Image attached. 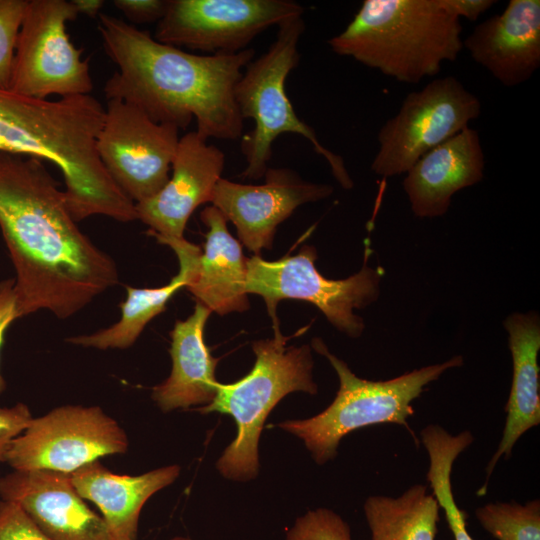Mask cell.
Instances as JSON below:
<instances>
[{
  "instance_id": "9a60e30c",
  "label": "cell",
  "mask_w": 540,
  "mask_h": 540,
  "mask_svg": "<svg viewBox=\"0 0 540 540\" xmlns=\"http://www.w3.org/2000/svg\"><path fill=\"white\" fill-rule=\"evenodd\" d=\"M0 498L18 504L51 540H114L103 517L77 493L70 474L14 470L0 478Z\"/></svg>"
},
{
  "instance_id": "f1b7e54d",
  "label": "cell",
  "mask_w": 540,
  "mask_h": 540,
  "mask_svg": "<svg viewBox=\"0 0 540 540\" xmlns=\"http://www.w3.org/2000/svg\"><path fill=\"white\" fill-rule=\"evenodd\" d=\"M32 419L31 411L24 403L0 406V462H5L12 441L25 431Z\"/></svg>"
},
{
  "instance_id": "603a6c76",
  "label": "cell",
  "mask_w": 540,
  "mask_h": 540,
  "mask_svg": "<svg viewBox=\"0 0 540 540\" xmlns=\"http://www.w3.org/2000/svg\"><path fill=\"white\" fill-rule=\"evenodd\" d=\"M439 509L422 484L398 497L373 495L364 503L371 540H435Z\"/></svg>"
},
{
  "instance_id": "836d02e7",
  "label": "cell",
  "mask_w": 540,
  "mask_h": 540,
  "mask_svg": "<svg viewBox=\"0 0 540 540\" xmlns=\"http://www.w3.org/2000/svg\"><path fill=\"white\" fill-rule=\"evenodd\" d=\"M169 540H191L190 538L188 537H185V536H176V537H173Z\"/></svg>"
},
{
  "instance_id": "2e32d148",
  "label": "cell",
  "mask_w": 540,
  "mask_h": 540,
  "mask_svg": "<svg viewBox=\"0 0 540 540\" xmlns=\"http://www.w3.org/2000/svg\"><path fill=\"white\" fill-rule=\"evenodd\" d=\"M472 59L502 85L528 81L540 67V1L510 0L463 40Z\"/></svg>"
},
{
  "instance_id": "1f68e13d",
  "label": "cell",
  "mask_w": 540,
  "mask_h": 540,
  "mask_svg": "<svg viewBox=\"0 0 540 540\" xmlns=\"http://www.w3.org/2000/svg\"><path fill=\"white\" fill-rule=\"evenodd\" d=\"M439 5L450 14L476 21L484 12L490 9L494 0H438Z\"/></svg>"
},
{
  "instance_id": "5b68a950",
  "label": "cell",
  "mask_w": 540,
  "mask_h": 540,
  "mask_svg": "<svg viewBox=\"0 0 540 540\" xmlns=\"http://www.w3.org/2000/svg\"><path fill=\"white\" fill-rule=\"evenodd\" d=\"M269 49L247 69L234 87V98L242 119H252L254 129L243 136L241 151L247 166L242 176L259 179L267 171L272 144L283 133L303 136L314 151L329 164L334 178L344 189L353 180L343 158L324 147L314 129L301 120L286 93V79L300 59L298 42L305 30L303 16L289 19L279 26Z\"/></svg>"
},
{
  "instance_id": "4fadbf2b",
  "label": "cell",
  "mask_w": 540,
  "mask_h": 540,
  "mask_svg": "<svg viewBox=\"0 0 540 540\" xmlns=\"http://www.w3.org/2000/svg\"><path fill=\"white\" fill-rule=\"evenodd\" d=\"M264 176L262 185L221 178L210 202L235 225L240 241L256 255L271 248L277 226L297 207L333 192L332 186L306 181L288 168H268Z\"/></svg>"
},
{
  "instance_id": "7c38bea8",
  "label": "cell",
  "mask_w": 540,
  "mask_h": 540,
  "mask_svg": "<svg viewBox=\"0 0 540 540\" xmlns=\"http://www.w3.org/2000/svg\"><path fill=\"white\" fill-rule=\"evenodd\" d=\"M179 130L153 121L132 104L108 100L97 152L113 181L134 203L153 197L168 182Z\"/></svg>"
},
{
  "instance_id": "9c48e42d",
  "label": "cell",
  "mask_w": 540,
  "mask_h": 540,
  "mask_svg": "<svg viewBox=\"0 0 540 540\" xmlns=\"http://www.w3.org/2000/svg\"><path fill=\"white\" fill-rule=\"evenodd\" d=\"M481 102L454 76L436 78L409 93L380 128L371 170L382 177L406 173L425 153L479 118Z\"/></svg>"
},
{
  "instance_id": "cb8c5ba5",
  "label": "cell",
  "mask_w": 540,
  "mask_h": 540,
  "mask_svg": "<svg viewBox=\"0 0 540 540\" xmlns=\"http://www.w3.org/2000/svg\"><path fill=\"white\" fill-rule=\"evenodd\" d=\"M420 435L429 456L427 480L439 508L444 510L454 540H474L467 531L466 513L455 502L451 484L453 464L472 444L473 435L468 430L452 435L438 424L427 425Z\"/></svg>"
},
{
  "instance_id": "f546056e",
  "label": "cell",
  "mask_w": 540,
  "mask_h": 540,
  "mask_svg": "<svg viewBox=\"0 0 540 540\" xmlns=\"http://www.w3.org/2000/svg\"><path fill=\"white\" fill-rule=\"evenodd\" d=\"M113 4L129 22L145 24L158 23L164 17L168 0H114Z\"/></svg>"
},
{
  "instance_id": "5bb4252c",
  "label": "cell",
  "mask_w": 540,
  "mask_h": 540,
  "mask_svg": "<svg viewBox=\"0 0 540 540\" xmlns=\"http://www.w3.org/2000/svg\"><path fill=\"white\" fill-rule=\"evenodd\" d=\"M225 155L196 131L184 134L172 161V176L153 197L135 203L138 220L156 239H182L187 221L211 202L224 169Z\"/></svg>"
},
{
  "instance_id": "4316f807",
  "label": "cell",
  "mask_w": 540,
  "mask_h": 540,
  "mask_svg": "<svg viewBox=\"0 0 540 540\" xmlns=\"http://www.w3.org/2000/svg\"><path fill=\"white\" fill-rule=\"evenodd\" d=\"M286 540H352L350 527L336 512L318 508L296 519Z\"/></svg>"
},
{
  "instance_id": "d6986e66",
  "label": "cell",
  "mask_w": 540,
  "mask_h": 540,
  "mask_svg": "<svg viewBox=\"0 0 540 540\" xmlns=\"http://www.w3.org/2000/svg\"><path fill=\"white\" fill-rule=\"evenodd\" d=\"M179 474L178 465H169L141 475H120L96 460L75 470L70 477L77 493L100 509L114 540H137L144 504Z\"/></svg>"
},
{
  "instance_id": "6da1fadb",
  "label": "cell",
  "mask_w": 540,
  "mask_h": 540,
  "mask_svg": "<svg viewBox=\"0 0 540 540\" xmlns=\"http://www.w3.org/2000/svg\"><path fill=\"white\" fill-rule=\"evenodd\" d=\"M0 230L18 319L39 310L70 318L119 282L115 261L80 230L40 159L0 152Z\"/></svg>"
},
{
  "instance_id": "4dcf8cb0",
  "label": "cell",
  "mask_w": 540,
  "mask_h": 540,
  "mask_svg": "<svg viewBox=\"0 0 540 540\" xmlns=\"http://www.w3.org/2000/svg\"><path fill=\"white\" fill-rule=\"evenodd\" d=\"M18 319L16 312L15 279L8 278L0 282V350L4 343L7 329ZM6 389V382L0 371V395Z\"/></svg>"
},
{
  "instance_id": "484cf974",
  "label": "cell",
  "mask_w": 540,
  "mask_h": 540,
  "mask_svg": "<svg viewBox=\"0 0 540 540\" xmlns=\"http://www.w3.org/2000/svg\"><path fill=\"white\" fill-rule=\"evenodd\" d=\"M28 0H0V89L10 90L18 34Z\"/></svg>"
},
{
  "instance_id": "52a82bcc",
  "label": "cell",
  "mask_w": 540,
  "mask_h": 540,
  "mask_svg": "<svg viewBox=\"0 0 540 540\" xmlns=\"http://www.w3.org/2000/svg\"><path fill=\"white\" fill-rule=\"evenodd\" d=\"M316 258L315 248L307 245L296 255L276 261H266L259 255L247 258L246 293L264 299L275 332L279 331L277 304L283 299H297L314 304L341 332L360 336L364 323L353 310L376 301L383 270L370 267L365 260L356 274L332 280L318 272Z\"/></svg>"
},
{
  "instance_id": "e0dca14e",
  "label": "cell",
  "mask_w": 540,
  "mask_h": 540,
  "mask_svg": "<svg viewBox=\"0 0 540 540\" xmlns=\"http://www.w3.org/2000/svg\"><path fill=\"white\" fill-rule=\"evenodd\" d=\"M484 167L479 134L467 127L425 153L406 172L403 189L412 212L420 218L444 215L456 192L483 179Z\"/></svg>"
},
{
  "instance_id": "ba28073f",
  "label": "cell",
  "mask_w": 540,
  "mask_h": 540,
  "mask_svg": "<svg viewBox=\"0 0 540 540\" xmlns=\"http://www.w3.org/2000/svg\"><path fill=\"white\" fill-rule=\"evenodd\" d=\"M79 12L72 1L28 0L18 34L10 90L47 99L89 95V58L70 40L66 24Z\"/></svg>"
},
{
  "instance_id": "ac0fdd59",
  "label": "cell",
  "mask_w": 540,
  "mask_h": 540,
  "mask_svg": "<svg viewBox=\"0 0 540 540\" xmlns=\"http://www.w3.org/2000/svg\"><path fill=\"white\" fill-rule=\"evenodd\" d=\"M513 373L503 435L486 468V481L477 492L485 495L489 478L501 457L509 458L520 437L540 423V320L536 312L513 313L504 321Z\"/></svg>"
},
{
  "instance_id": "ffe728a7",
  "label": "cell",
  "mask_w": 540,
  "mask_h": 540,
  "mask_svg": "<svg viewBox=\"0 0 540 540\" xmlns=\"http://www.w3.org/2000/svg\"><path fill=\"white\" fill-rule=\"evenodd\" d=\"M207 226L204 251L186 285L197 301L219 315L249 308L246 293L247 258L229 233L227 220L213 205L200 214Z\"/></svg>"
},
{
  "instance_id": "44dd1931",
  "label": "cell",
  "mask_w": 540,
  "mask_h": 540,
  "mask_svg": "<svg viewBox=\"0 0 540 540\" xmlns=\"http://www.w3.org/2000/svg\"><path fill=\"white\" fill-rule=\"evenodd\" d=\"M211 310L197 302L186 320L176 321L170 333L172 369L169 377L152 389V399L164 412L194 405H208L218 381L214 358L204 342V328Z\"/></svg>"
},
{
  "instance_id": "d6a6232c",
  "label": "cell",
  "mask_w": 540,
  "mask_h": 540,
  "mask_svg": "<svg viewBox=\"0 0 540 540\" xmlns=\"http://www.w3.org/2000/svg\"><path fill=\"white\" fill-rule=\"evenodd\" d=\"M79 14H85L88 17L94 18L99 16L104 5L102 0H73Z\"/></svg>"
},
{
  "instance_id": "7402d4cb",
  "label": "cell",
  "mask_w": 540,
  "mask_h": 540,
  "mask_svg": "<svg viewBox=\"0 0 540 540\" xmlns=\"http://www.w3.org/2000/svg\"><path fill=\"white\" fill-rule=\"evenodd\" d=\"M176 253L179 260V272L171 281L158 288H135L125 286L127 297L121 304V317L110 327L97 332L68 338L70 344L107 349H126L132 346L145 326L163 312L170 298L182 287H186L200 254V249L182 239H159Z\"/></svg>"
},
{
  "instance_id": "d4e9b609",
  "label": "cell",
  "mask_w": 540,
  "mask_h": 540,
  "mask_svg": "<svg viewBox=\"0 0 540 540\" xmlns=\"http://www.w3.org/2000/svg\"><path fill=\"white\" fill-rule=\"evenodd\" d=\"M480 525L498 540H540V501L488 503L476 509Z\"/></svg>"
},
{
  "instance_id": "7a4b0ae2",
  "label": "cell",
  "mask_w": 540,
  "mask_h": 540,
  "mask_svg": "<svg viewBox=\"0 0 540 540\" xmlns=\"http://www.w3.org/2000/svg\"><path fill=\"white\" fill-rule=\"evenodd\" d=\"M98 18L105 52L118 67L104 86L107 100L132 104L153 121L179 129L195 119L196 132L205 139L234 141L242 135L234 87L254 49L199 55L161 43L114 16Z\"/></svg>"
},
{
  "instance_id": "8fae6325",
  "label": "cell",
  "mask_w": 540,
  "mask_h": 540,
  "mask_svg": "<svg viewBox=\"0 0 540 540\" xmlns=\"http://www.w3.org/2000/svg\"><path fill=\"white\" fill-rule=\"evenodd\" d=\"M303 14L304 7L290 0H168L154 39L210 55L232 54L269 27Z\"/></svg>"
},
{
  "instance_id": "83f0119b",
  "label": "cell",
  "mask_w": 540,
  "mask_h": 540,
  "mask_svg": "<svg viewBox=\"0 0 540 540\" xmlns=\"http://www.w3.org/2000/svg\"><path fill=\"white\" fill-rule=\"evenodd\" d=\"M0 540H51L16 503L0 499Z\"/></svg>"
},
{
  "instance_id": "3957f363",
  "label": "cell",
  "mask_w": 540,
  "mask_h": 540,
  "mask_svg": "<svg viewBox=\"0 0 540 540\" xmlns=\"http://www.w3.org/2000/svg\"><path fill=\"white\" fill-rule=\"evenodd\" d=\"M461 33L460 19L438 0H364L328 45L399 82L417 84L458 58Z\"/></svg>"
},
{
  "instance_id": "8992f818",
  "label": "cell",
  "mask_w": 540,
  "mask_h": 540,
  "mask_svg": "<svg viewBox=\"0 0 540 540\" xmlns=\"http://www.w3.org/2000/svg\"><path fill=\"white\" fill-rule=\"evenodd\" d=\"M312 347L325 356L335 369L340 382L333 402L321 413L303 420H288L278 426L299 437L317 464H324L337 455L341 439L359 428L394 423L413 434L408 418L414 414L412 402L425 386L445 371L460 367L462 356L407 372L385 381L357 377L347 364L330 353L321 339H313Z\"/></svg>"
},
{
  "instance_id": "30bf717a",
  "label": "cell",
  "mask_w": 540,
  "mask_h": 540,
  "mask_svg": "<svg viewBox=\"0 0 540 540\" xmlns=\"http://www.w3.org/2000/svg\"><path fill=\"white\" fill-rule=\"evenodd\" d=\"M128 437L99 406L65 405L34 418L5 457L13 470L71 474L101 457L123 454Z\"/></svg>"
},
{
  "instance_id": "277c9868",
  "label": "cell",
  "mask_w": 540,
  "mask_h": 540,
  "mask_svg": "<svg viewBox=\"0 0 540 540\" xmlns=\"http://www.w3.org/2000/svg\"><path fill=\"white\" fill-rule=\"evenodd\" d=\"M280 331L272 339L253 343L256 356L252 370L230 384H217L213 400L197 408L202 414H229L237 435L217 461L227 479L247 481L258 473V442L264 422L275 405L287 394L317 393L313 381V359L308 345L286 347Z\"/></svg>"
}]
</instances>
